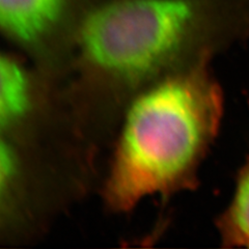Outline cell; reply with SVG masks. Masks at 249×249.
Returning a JSON list of instances; mask_svg holds the SVG:
<instances>
[{"label":"cell","instance_id":"1","mask_svg":"<svg viewBox=\"0 0 249 249\" xmlns=\"http://www.w3.org/2000/svg\"><path fill=\"white\" fill-rule=\"evenodd\" d=\"M223 114L211 62L150 82L124 116L106 184L109 204L129 210L149 196L196 186Z\"/></svg>","mask_w":249,"mask_h":249},{"label":"cell","instance_id":"2","mask_svg":"<svg viewBox=\"0 0 249 249\" xmlns=\"http://www.w3.org/2000/svg\"><path fill=\"white\" fill-rule=\"evenodd\" d=\"M249 40V0H111L78 30L82 56L122 81L152 82Z\"/></svg>","mask_w":249,"mask_h":249},{"label":"cell","instance_id":"3","mask_svg":"<svg viewBox=\"0 0 249 249\" xmlns=\"http://www.w3.org/2000/svg\"><path fill=\"white\" fill-rule=\"evenodd\" d=\"M71 0H0V31L24 44L46 40L64 21Z\"/></svg>","mask_w":249,"mask_h":249},{"label":"cell","instance_id":"4","mask_svg":"<svg viewBox=\"0 0 249 249\" xmlns=\"http://www.w3.org/2000/svg\"><path fill=\"white\" fill-rule=\"evenodd\" d=\"M31 102L33 89L25 69L0 53V134L24 118Z\"/></svg>","mask_w":249,"mask_h":249},{"label":"cell","instance_id":"5","mask_svg":"<svg viewBox=\"0 0 249 249\" xmlns=\"http://www.w3.org/2000/svg\"><path fill=\"white\" fill-rule=\"evenodd\" d=\"M215 228L222 247L249 249V159L238 171L231 198Z\"/></svg>","mask_w":249,"mask_h":249},{"label":"cell","instance_id":"6","mask_svg":"<svg viewBox=\"0 0 249 249\" xmlns=\"http://www.w3.org/2000/svg\"><path fill=\"white\" fill-rule=\"evenodd\" d=\"M20 177L21 163L18 153L0 134V214L11 205Z\"/></svg>","mask_w":249,"mask_h":249}]
</instances>
